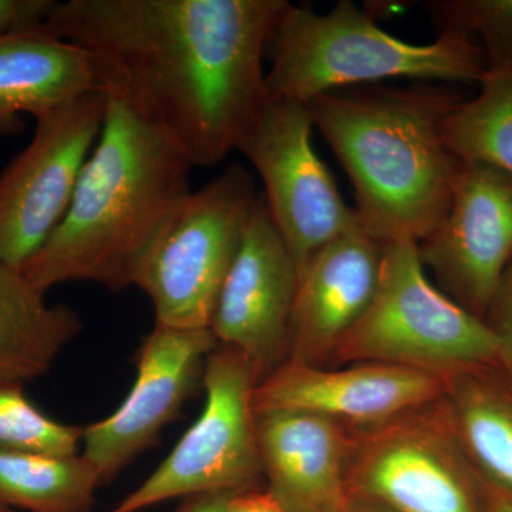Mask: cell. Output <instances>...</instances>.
Here are the masks:
<instances>
[{
  "mask_svg": "<svg viewBox=\"0 0 512 512\" xmlns=\"http://www.w3.org/2000/svg\"><path fill=\"white\" fill-rule=\"evenodd\" d=\"M288 0H69L42 29L92 53L107 97L222 163L268 103L264 60Z\"/></svg>",
  "mask_w": 512,
  "mask_h": 512,
  "instance_id": "cell-1",
  "label": "cell"
},
{
  "mask_svg": "<svg viewBox=\"0 0 512 512\" xmlns=\"http://www.w3.org/2000/svg\"><path fill=\"white\" fill-rule=\"evenodd\" d=\"M192 168L160 131L107 97L103 130L69 210L23 275L43 293L69 282L110 292L134 286L151 249L192 191Z\"/></svg>",
  "mask_w": 512,
  "mask_h": 512,
  "instance_id": "cell-2",
  "label": "cell"
},
{
  "mask_svg": "<svg viewBox=\"0 0 512 512\" xmlns=\"http://www.w3.org/2000/svg\"><path fill=\"white\" fill-rule=\"evenodd\" d=\"M463 97L443 86L346 87L308 103L355 190L363 231L384 244H420L444 220L463 161L443 124Z\"/></svg>",
  "mask_w": 512,
  "mask_h": 512,
  "instance_id": "cell-3",
  "label": "cell"
},
{
  "mask_svg": "<svg viewBox=\"0 0 512 512\" xmlns=\"http://www.w3.org/2000/svg\"><path fill=\"white\" fill-rule=\"evenodd\" d=\"M266 59L269 99L309 101L333 90L387 79L480 83L487 59L473 37L444 30L429 45L397 39L349 0L328 13L289 5Z\"/></svg>",
  "mask_w": 512,
  "mask_h": 512,
  "instance_id": "cell-4",
  "label": "cell"
},
{
  "mask_svg": "<svg viewBox=\"0 0 512 512\" xmlns=\"http://www.w3.org/2000/svg\"><path fill=\"white\" fill-rule=\"evenodd\" d=\"M387 363L443 376L500 366V345L483 319L431 284L417 242L386 244L372 305L333 353L329 366Z\"/></svg>",
  "mask_w": 512,
  "mask_h": 512,
  "instance_id": "cell-5",
  "label": "cell"
},
{
  "mask_svg": "<svg viewBox=\"0 0 512 512\" xmlns=\"http://www.w3.org/2000/svg\"><path fill=\"white\" fill-rule=\"evenodd\" d=\"M258 195L254 175L231 164L185 198L134 284L153 303L158 325L211 329Z\"/></svg>",
  "mask_w": 512,
  "mask_h": 512,
  "instance_id": "cell-6",
  "label": "cell"
},
{
  "mask_svg": "<svg viewBox=\"0 0 512 512\" xmlns=\"http://www.w3.org/2000/svg\"><path fill=\"white\" fill-rule=\"evenodd\" d=\"M255 386L244 356L218 343L205 365L207 400L200 417L151 476L107 512H140L173 498L261 488Z\"/></svg>",
  "mask_w": 512,
  "mask_h": 512,
  "instance_id": "cell-7",
  "label": "cell"
},
{
  "mask_svg": "<svg viewBox=\"0 0 512 512\" xmlns=\"http://www.w3.org/2000/svg\"><path fill=\"white\" fill-rule=\"evenodd\" d=\"M440 399L355 430L350 498L392 512H481L476 471L458 446Z\"/></svg>",
  "mask_w": 512,
  "mask_h": 512,
  "instance_id": "cell-8",
  "label": "cell"
},
{
  "mask_svg": "<svg viewBox=\"0 0 512 512\" xmlns=\"http://www.w3.org/2000/svg\"><path fill=\"white\" fill-rule=\"evenodd\" d=\"M308 104L269 99L237 150L254 165L276 227L293 256L299 279L323 248L362 229L328 167L312 146Z\"/></svg>",
  "mask_w": 512,
  "mask_h": 512,
  "instance_id": "cell-9",
  "label": "cell"
},
{
  "mask_svg": "<svg viewBox=\"0 0 512 512\" xmlns=\"http://www.w3.org/2000/svg\"><path fill=\"white\" fill-rule=\"evenodd\" d=\"M106 113V94L92 93L37 117L29 146L0 174L2 264L22 272L59 227Z\"/></svg>",
  "mask_w": 512,
  "mask_h": 512,
  "instance_id": "cell-10",
  "label": "cell"
},
{
  "mask_svg": "<svg viewBox=\"0 0 512 512\" xmlns=\"http://www.w3.org/2000/svg\"><path fill=\"white\" fill-rule=\"evenodd\" d=\"M217 345L211 329L154 325L138 350L136 380L124 402L83 429L80 454L97 471L101 485L154 446L164 427L177 419L202 384L208 356Z\"/></svg>",
  "mask_w": 512,
  "mask_h": 512,
  "instance_id": "cell-11",
  "label": "cell"
},
{
  "mask_svg": "<svg viewBox=\"0 0 512 512\" xmlns=\"http://www.w3.org/2000/svg\"><path fill=\"white\" fill-rule=\"evenodd\" d=\"M298 286V268L291 251L264 195L259 194L211 322L217 342L244 356L256 384L289 359Z\"/></svg>",
  "mask_w": 512,
  "mask_h": 512,
  "instance_id": "cell-12",
  "label": "cell"
},
{
  "mask_svg": "<svg viewBox=\"0 0 512 512\" xmlns=\"http://www.w3.org/2000/svg\"><path fill=\"white\" fill-rule=\"evenodd\" d=\"M417 249L437 288L484 320L512 261V174L463 161L446 217Z\"/></svg>",
  "mask_w": 512,
  "mask_h": 512,
  "instance_id": "cell-13",
  "label": "cell"
},
{
  "mask_svg": "<svg viewBox=\"0 0 512 512\" xmlns=\"http://www.w3.org/2000/svg\"><path fill=\"white\" fill-rule=\"evenodd\" d=\"M447 377L387 363L318 367L286 360L256 384L255 413L293 410L320 414L365 430L436 402Z\"/></svg>",
  "mask_w": 512,
  "mask_h": 512,
  "instance_id": "cell-14",
  "label": "cell"
},
{
  "mask_svg": "<svg viewBox=\"0 0 512 512\" xmlns=\"http://www.w3.org/2000/svg\"><path fill=\"white\" fill-rule=\"evenodd\" d=\"M266 491L288 512H345L355 430L308 412L256 413Z\"/></svg>",
  "mask_w": 512,
  "mask_h": 512,
  "instance_id": "cell-15",
  "label": "cell"
},
{
  "mask_svg": "<svg viewBox=\"0 0 512 512\" xmlns=\"http://www.w3.org/2000/svg\"><path fill=\"white\" fill-rule=\"evenodd\" d=\"M384 251V242L356 229L313 258L293 303L288 360L329 366L340 342L375 299Z\"/></svg>",
  "mask_w": 512,
  "mask_h": 512,
  "instance_id": "cell-16",
  "label": "cell"
},
{
  "mask_svg": "<svg viewBox=\"0 0 512 512\" xmlns=\"http://www.w3.org/2000/svg\"><path fill=\"white\" fill-rule=\"evenodd\" d=\"M92 93L104 94L103 79L83 47L42 28L0 37V137L23 130L20 114L37 119Z\"/></svg>",
  "mask_w": 512,
  "mask_h": 512,
  "instance_id": "cell-17",
  "label": "cell"
},
{
  "mask_svg": "<svg viewBox=\"0 0 512 512\" xmlns=\"http://www.w3.org/2000/svg\"><path fill=\"white\" fill-rule=\"evenodd\" d=\"M448 426L478 477L512 497V379L500 366L447 377Z\"/></svg>",
  "mask_w": 512,
  "mask_h": 512,
  "instance_id": "cell-18",
  "label": "cell"
},
{
  "mask_svg": "<svg viewBox=\"0 0 512 512\" xmlns=\"http://www.w3.org/2000/svg\"><path fill=\"white\" fill-rule=\"evenodd\" d=\"M82 329L79 313L50 305L23 272L0 262V384L46 375Z\"/></svg>",
  "mask_w": 512,
  "mask_h": 512,
  "instance_id": "cell-19",
  "label": "cell"
},
{
  "mask_svg": "<svg viewBox=\"0 0 512 512\" xmlns=\"http://www.w3.org/2000/svg\"><path fill=\"white\" fill-rule=\"evenodd\" d=\"M99 474L82 456L0 450V505L28 512H92Z\"/></svg>",
  "mask_w": 512,
  "mask_h": 512,
  "instance_id": "cell-20",
  "label": "cell"
},
{
  "mask_svg": "<svg viewBox=\"0 0 512 512\" xmlns=\"http://www.w3.org/2000/svg\"><path fill=\"white\" fill-rule=\"evenodd\" d=\"M478 84V96L461 101L444 120V141L464 163L512 174V64L488 67Z\"/></svg>",
  "mask_w": 512,
  "mask_h": 512,
  "instance_id": "cell-21",
  "label": "cell"
},
{
  "mask_svg": "<svg viewBox=\"0 0 512 512\" xmlns=\"http://www.w3.org/2000/svg\"><path fill=\"white\" fill-rule=\"evenodd\" d=\"M83 429L53 420L37 409L23 392V384H0V450L77 456Z\"/></svg>",
  "mask_w": 512,
  "mask_h": 512,
  "instance_id": "cell-22",
  "label": "cell"
},
{
  "mask_svg": "<svg viewBox=\"0 0 512 512\" xmlns=\"http://www.w3.org/2000/svg\"><path fill=\"white\" fill-rule=\"evenodd\" d=\"M440 32L473 37L488 67L512 64V0H433L426 3Z\"/></svg>",
  "mask_w": 512,
  "mask_h": 512,
  "instance_id": "cell-23",
  "label": "cell"
},
{
  "mask_svg": "<svg viewBox=\"0 0 512 512\" xmlns=\"http://www.w3.org/2000/svg\"><path fill=\"white\" fill-rule=\"evenodd\" d=\"M484 322L500 345V367L512 379V261L495 288Z\"/></svg>",
  "mask_w": 512,
  "mask_h": 512,
  "instance_id": "cell-24",
  "label": "cell"
},
{
  "mask_svg": "<svg viewBox=\"0 0 512 512\" xmlns=\"http://www.w3.org/2000/svg\"><path fill=\"white\" fill-rule=\"evenodd\" d=\"M59 3L57 0H0V37L42 28Z\"/></svg>",
  "mask_w": 512,
  "mask_h": 512,
  "instance_id": "cell-25",
  "label": "cell"
},
{
  "mask_svg": "<svg viewBox=\"0 0 512 512\" xmlns=\"http://www.w3.org/2000/svg\"><path fill=\"white\" fill-rule=\"evenodd\" d=\"M227 512H288L271 494L261 488L229 495Z\"/></svg>",
  "mask_w": 512,
  "mask_h": 512,
  "instance_id": "cell-26",
  "label": "cell"
},
{
  "mask_svg": "<svg viewBox=\"0 0 512 512\" xmlns=\"http://www.w3.org/2000/svg\"><path fill=\"white\" fill-rule=\"evenodd\" d=\"M228 497L224 494L191 495L183 498L174 512H227Z\"/></svg>",
  "mask_w": 512,
  "mask_h": 512,
  "instance_id": "cell-27",
  "label": "cell"
},
{
  "mask_svg": "<svg viewBox=\"0 0 512 512\" xmlns=\"http://www.w3.org/2000/svg\"><path fill=\"white\" fill-rule=\"evenodd\" d=\"M478 477V476H477ZM481 512H512V497L478 477Z\"/></svg>",
  "mask_w": 512,
  "mask_h": 512,
  "instance_id": "cell-28",
  "label": "cell"
},
{
  "mask_svg": "<svg viewBox=\"0 0 512 512\" xmlns=\"http://www.w3.org/2000/svg\"><path fill=\"white\" fill-rule=\"evenodd\" d=\"M345 512H392L380 505L369 503L365 500H357V498H350V503Z\"/></svg>",
  "mask_w": 512,
  "mask_h": 512,
  "instance_id": "cell-29",
  "label": "cell"
},
{
  "mask_svg": "<svg viewBox=\"0 0 512 512\" xmlns=\"http://www.w3.org/2000/svg\"><path fill=\"white\" fill-rule=\"evenodd\" d=\"M0 512H16L12 510V508L5 507V505H0Z\"/></svg>",
  "mask_w": 512,
  "mask_h": 512,
  "instance_id": "cell-30",
  "label": "cell"
}]
</instances>
